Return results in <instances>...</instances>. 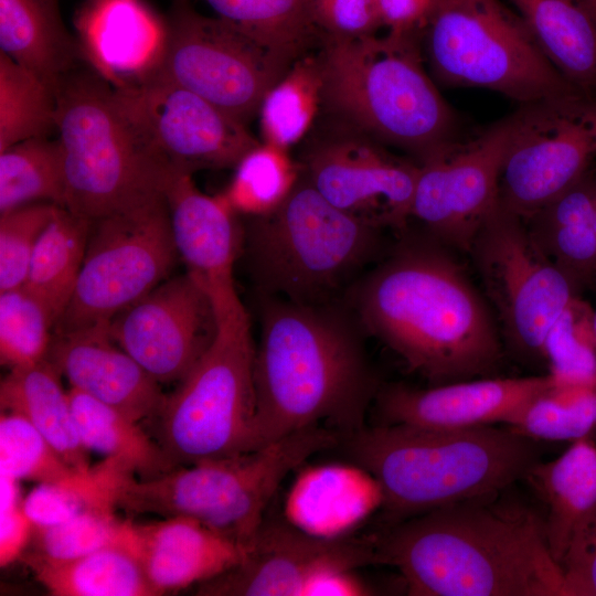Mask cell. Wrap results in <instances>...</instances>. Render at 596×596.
I'll list each match as a JSON object with an SVG mask.
<instances>
[{"mask_svg":"<svg viewBox=\"0 0 596 596\" xmlns=\"http://www.w3.org/2000/svg\"><path fill=\"white\" fill-rule=\"evenodd\" d=\"M508 490L394 522L373 535L377 565L413 596H565L544 518Z\"/></svg>","mask_w":596,"mask_h":596,"instance_id":"obj_1","label":"cell"},{"mask_svg":"<svg viewBox=\"0 0 596 596\" xmlns=\"http://www.w3.org/2000/svg\"><path fill=\"white\" fill-rule=\"evenodd\" d=\"M448 246L405 242L360 286L363 327L433 385L493 376L498 328Z\"/></svg>","mask_w":596,"mask_h":596,"instance_id":"obj_2","label":"cell"},{"mask_svg":"<svg viewBox=\"0 0 596 596\" xmlns=\"http://www.w3.org/2000/svg\"><path fill=\"white\" fill-rule=\"evenodd\" d=\"M266 298L254 361L256 449L315 426L345 437L363 428L377 392L358 336L315 304Z\"/></svg>","mask_w":596,"mask_h":596,"instance_id":"obj_3","label":"cell"},{"mask_svg":"<svg viewBox=\"0 0 596 596\" xmlns=\"http://www.w3.org/2000/svg\"><path fill=\"white\" fill-rule=\"evenodd\" d=\"M353 462L381 483L394 522L510 488L541 462L538 440L510 426L381 424L347 436Z\"/></svg>","mask_w":596,"mask_h":596,"instance_id":"obj_4","label":"cell"},{"mask_svg":"<svg viewBox=\"0 0 596 596\" xmlns=\"http://www.w3.org/2000/svg\"><path fill=\"white\" fill-rule=\"evenodd\" d=\"M422 36L386 31L318 47L321 111L418 164L467 137L425 63Z\"/></svg>","mask_w":596,"mask_h":596,"instance_id":"obj_5","label":"cell"},{"mask_svg":"<svg viewBox=\"0 0 596 596\" xmlns=\"http://www.w3.org/2000/svg\"><path fill=\"white\" fill-rule=\"evenodd\" d=\"M54 94L65 209L94 222L163 196L172 170L152 151L107 81L83 63L60 81Z\"/></svg>","mask_w":596,"mask_h":596,"instance_id":"obj_6","label":"cell"},{"mask_svg":"<svg viewBox=\"0 0 596 596\" xmlns=\"http://www.w3.org/2000/svg\"><path fill=\"white\" fill-rule=\"evenodd\" d=\"M247 219L248 266L268 297L316 304L339 288L379 247L381 228L332 205L301 170L276 210Z\"/></svg>","mask_w":596,"mask_h":596,"instance_id":"obj_7","label":"cell"},{"mask_svg":"<svg viewBox=\"0 0 596 596\" xmlns=\"http://www.w3.org/2000/svg\"><path fill=\"white\" fill-rule=\"evenodd\" d=\"M421 41L429 74L446 87L486 88L520 105L581 92L502 0H436Z\"/></svg>","mask_w":596,"mask_h":596,"instance_id":"obj_8","label":"cell"},{"mask_svg":"<svg viewBox=\"0 0 596 596\" xmlns=\"http://www.w3.org/2000/svg\"><path fill=\"white\" fill-rule=\"evenodd\" d=\"M217 334L148 424L174 467L256 449L255 347L245 308L217 318Z\"/></svg>","mask_w":596,"mask_h":596,"instance_id":"obj_9","label":"cell"},{"mask_svg":"<svg viewBox=\"0 0 596 596\" xmlns=\"http://www.w3.org/2000/svg\"><path fill=\"white\" fill-rule=\"evenodd\" d=\"M509 348L544 361L546 336L579 291L532 237L525 222L500 205L468 252Z\"/></svg>","mask_w":596,"mask_h":596,"instance_id":"obj_10","label":"cell"},{"mask_svg":"<svg viewBox=\"0 0 596 596\" xmlns=\"http://www.w3.org/2000/svg\"><path fill=\"white\" fill-rule=\"evenodd\" d=\"M178 260L164 196L92 222L72 298L53 332L108 324L169 278Z\"/></svg>","mask_w":596,"mask_h":596,"instance_id":"obj_11","label":"cell"},{"mask_svg":"<svg viewBox=\"0 0 596 596\" xmlns=\"http://www.w3.org/2000/svg\"><path fill=\"white\" fill-rule=\"evenodd\" d=\"M166 25L153 76L203 97L244 125L294 63L219 17L200 13L190 0L173 1Z\"/></svg>","mask_w":596,"mask_h":596,"instance_id":"obj_12","label":"cell"},{"mask_svg":"<svg viewBox=\"0 0 596 596\" xmlns=\"http://www.w3.org/2000/svg\"><path fill=\"white\" fill-rule=\"evenodd\" d=\"M499 205L523 221L579 180L596 159V96L542 98L508 116Z\"/></svg>","mask_w":596,"mask_h":596,"instance_id":"obj_13","label":"cell"},{"mask_svg":"<svg viewBox=\"0 0 596 596\" xmlns=\"http://www.w3.org/2000/svg\"><path fill=\"white\" fill-rule=\"evenodd\" d=\"M299 146L301 173L328 202L379 228L406 227L416 161L323 111Z\"/></svg>","mask_w":596,"mask_h":596,"instance_id":"obj_14","label":"cell"},{"mask_svg":"<svg viewBox=\"0 0 596 596\" xmlns=\"http://www.w3.org/2000/svg\"><path fill=\"white\" fill-rule=\"evenodd\" d=\"M508 116L419 164L411 220L449 248L469 252L499 205V175Z\"/></svg>","mask_w":596,"mask_h":596,"instance_id":"obj_15","label":"cell"},{"mask_svg":"<svg viewBox=\"0 0 596 596\" xmlns=\"http://www.w3.org/2000/svg\"><path fill=\"white\" fill-rule=\"evenodd\" d=\"M116 91L152 151L172 171L234 168L260 142L221 108L158 76Z\"/></svg>","mask_w":596,"mask_h":596,"instance_id":"obj_16","label":"cell"},{"mask_svg":"<svg viewBox=\"0 0 596 596\" xmlns=\"http://www.w3.org/2000/svg\"><path fill=\"white\" fill-rule=\"evenodd\" d=\"M217 329L210 296L187 272L163 280L108 324L111 339L160 384L183 380Z\"/></svg>","mask_w":596,"mask_h":596,"instance_id":"obj_17","label":"cell"},{"mask_svg":"<svg viewBox=\"0 0 596 596\" xmlns=\"http://www.w3.org/2000/svg\"><path fill=\"white\" fill-rule=\"evenodd\" d=\"M377 565L373 535L324 539L286 522L263 521L245 560L199 585L205 596H302L309 581L330 567Z\"/></svg>","mask_w":596,"mask_h":596,"instance_id":"obj_18","label":"cell"},{"mask_svg":"<svg viewBox=\"0 0 596 596\" xmlns=\"http://www.w3.org/2000/svg\"><path fill=\"white\" fill-rule=\"evenodd\" d=\"M163 196L179 259L210 296L217 318L243 308L233 276L243 246L237 214L221 194L201 192L182 171L170 173Z\"/></svg>","mask_w":596,"mask_h":596,"instance_id":"obj_19","label":"cell"},{"mask_svg":"<svg viewBox=\"0 0 596 596\" xmlns=\"http://www.w3.org/2000/svg\"><path fill=\"white\" fill-rule=\"evenodd\" d=\"M552 385L549 374L478 377L428 389L394 384L377 392L376 400L383 424L449 429L508 426Z\"/></svg>","mask_w":596,"mask_h":596,"instance_id":"obj_20","label":"cell"},{"mask_svg":"<svg viewBox=\"0 0 596 596\" xmlns=\"http://www.w3.org/2000/svg\"><path fill=\"white\" fill-rule=\"evenodd\" d=\"M121 547L141 564L158 595L201 585L241 564L249 543L198 520L164 518L159 522L125 520Z\"/></svg>","mask_w":596,"mask_h":596,"instance_id":"obj_21","label":"cell"},{"mask_svg":"<svg viewBox=\"0 0 596 596\" xmlns=\"http://www.w3.org/2000/svg\"><path fill=\"white\" fill-rule=\"evenodd\" d=\"M108 324L53 332L46 360L70 387L148 425L166 395L161 384L111 339Z\"/></svg>","mask_w":596,"mask_h":596,"instance_id":"obj_22","label":"cell"},{"mask_svg":"<svg viewBox=\"0 0 596 596\" xmlns=\"http://www.w3.org/2000/svg\"><path fill=\"white\" fill-rule=\"evenodd\" d=\"M86 64L114 88L156 75L166 44V18L143 0H86L75 18Z\"/></svg>","mask_w":596,"mask_h":596,"instance_id":"obj_23","label":"cell"},{"mask_svg":"<svg viewBox=\"0 0 596 596\" xmlns=\"http://www.w3.org/2000/svg\"><path fill=\"white\" fill-rule=\"evenodd\" d=\"M379 480L353 462L305 467L292 481L284 502L288 523L313 536L338 539L382 508Z\"/></svg>","mask_w":596,"mask_h":596,"instance_id":"obj_24","label":"cell"},{"mask_svg":"<svg viewBox=\"0 0 596 596\" xmlns=\"http://www.w3.org/2000/svg\"><path fill=\"white\" fill-rule=\"evenodd\" d=\"M0 52L53 92L85 63L77 38L63 22L58 0H0Z\"/></svg>","mask_w":596,"mask_h":596,"instance_id":"obj_25","label":"cell"},{"mask_svg":"<svg viewBox=\"0 0 596 596\" xmlns=\"http://www.w3.org/2000/svg\"><path fill=\"white\" fill-rule=\"evenodd\" d=\"M508 1L566 81L596 96V14L585 0Z\"/></svg>","mask_w":596,"mask_h":596,"instance_id":"obj_26","label":"cell"},{"mask_svg":"<svg viewBox=\"0 0 596 596\" xmlns=\"http://www.w3.org/2000/svg\"><path fill=\"white\" fill-rule=\"evenodd\" d=\"M0 405L31 423L70 467L89 468V450L78 434L68 392L49 360L10 370L1 380Z\"/></svg>","mask_w":596,"mask_h":596,"instance_id":"obj_27","label":"cell"},{"mask_svg":"<svg viewBox=\"0 0 596 596\" xmlns=\"http://www.w3.org/2000/svg\"><path fill=\"white\" fill-rule=\"evenodd\" d=\"M544 500L550 549L560 563L578 523L596 505V445L589 436L571 443L528 476Z\"/></svg>","mask_w":596,"mask_h":596,"instance_id":"obj_28","label":"cell"},{"mask_svg":"<svg viewBox=\"0 0 596 596\" xmlns=\"http://www.w3.org/2000/svg\"><path fill=\"white\" fill-rule=\"evenodd\" d=\"M25 563L38 582L55 596H158L139 561L121 546H107L65 561L28 553Z\"/></svg>","mask_w":596,"mask_h":596,"instance_id":"obj_29","label":"cell"},{"mask_svg":"<svg viewBox=\"0 0 596 596\" xmlns=\"http://www.w3.org/2000/svg\"><path fill=\"white\" fill-rule=\"evenodd\" d=\"M91 227L92 221L58 206L33 251L22 287L45 307L54 324L72 298Z\"/></svg>","mask_w":596,"mask_h":596,"instance_id":"obj_30","label":"cell"},{"mask_svg":"<svg viewBox=\"0 0 596 596\" xmlns=\"http://www.w3.org/2000/svg\"><path fill=\"white\" fill-rule=\"evenodd\" d=\"M67 392L78 434L88 450L127 462L137 478L175 468L140 422L84 392L72 387Z\"/></svg>","mask_w":596,"mask_h":596,"instance_id":"obj_31","label":"cell"},{"mask_svg":"<svg viewBox=\"0 0 596 596\" xmlns=\"http://www.w3.org/2000/svg\"><path fill=\"white\" fill-rule=\"evenodd\" d=\"M135 475L123 460L105 457L58 483H39L22 500L34 528L63 523L87 511H115L123 485Z\"/></svg>","mask_w":596,"mask_h":596,"instance_id":"obj_32","label":"cell"},{"mask_svg":"<svg viewBox=\"0 0 596 596\" xmlns=\"http://www.w3.org/2000/svg\"><path fill=\"white\" fill-rule=\"evenodd\" d=\"M322 109V76L318 53L297 58L265 94L258 118L262 141L290 151L299 146Z\"/></svg>","mask_w":596,"mask_h":596,"instance_id":"obj_33","label":"cell"},{"mask_svg":"<svg viewBox=\"0 0 596 596\" xmlns=\"http://www.w3.org/2000/svg\"><path fill=\"white\" fill-rule=\"evenodd\" d=\"M231 23L290 62L319 47L311 0H201Z\"/></svg>","mask_w":596,"mask_h":596,"instance_id":"obj_34","label":"cell"},{"mask_svg":"<svg viewBox=\"0 0 596 596\" xmlns=\"http://www.w3.org/2000/svg\"><path fill=\"white\" fill-rule=\"evenodd\" d=\"M66 185L60 142L39 137L0 151V213L34 202L65 206Z\"/></svg>","mask_w":596,"mask_h":596,"instance_id":"obj_35","label":"cell"},{"mask_svg":"<svg viewBox=\"0 0 596 596\" xmlns=\"http://www.w3.org/2000/svg\"><path fill=\"white\" fill-rule=\"evenodd\" d=\"M234 174L221 193L237 214L256 217L276 210L290 194L300 167L289 151L260 141L233 168Z\"/></svg>","mask_w":596,"mask_h":596,"instance_id":"obj_36","label":"cell"},{"mask_svg":"<svg viewBox=\"0 0 596 596\" xmlns=\"http://www.w3.org/2000/svg\"><path fill=\"white\" fill-rule=\"evenodd\" d=\"M55 94L0 52V151L55 130Z\"/></svg>","mask_w":596,"mask_h":596,"instance_id":"obj_37","label":"cell"},{"mask_svg":"<svg viewBox=\"0 0 596 596\" xmlns=\"http://www.w3.org/2000/svg\"><path fill=\"white\" fill-rule=\"evenodd\" d=\"M538 441H574L596 427V383L553 385L508 425Z\"/></svg>","mask_w":596,"mask_h":596,"instance_id":"obj_38","label":"cell"},{"mask_svg":"<svg viewBox=\"0 0 596 596\" xmlns=\"http://www.w3.org/2000/svg\"><path fill=\"white\" fill-rule=\"evenodd\" d=\"M594 311L575 297L550 329L543 359L556 385L596 383Z\"/></svg>","mask_w":596,"mask_h":596,"instance_id":"obj_39","label":"cell"},{"mask_svg":"<svg viewBox=\"0 0 596 596\" xmlns=\"http://www.w3.org/2000/svg\"><path fill=\"white\" fill-rule=\"evenodd\" d=\"M54 321L45 307L24 287L0 292V360L12 369L46 359Z\"/></svg>","mask_w":596,"mask_h":596,"instance_id":"obj_40","label":"cell"},{"mask_svg":"<svg viewBox=\"0 0 596 596\" xmlns=\"http://www.w3.org/2000/svg\"><path fill=\"white\" fill-rule=\"evenodd\" d=\"M45 437L22 416L0 417V472L21 481L58 483L75 473Z\"/></svg>","mask_w":596,"mask_h":596,"instance_id":"obj_41","label":"cell"},{"mask_svg":"<svg viewBox=\"0 0 596 596\" xmlns=\"http://www.w3.org/2000/svg\"><path fill=\"white\" fill-rule=\"evenodd\" d=\"M125 520L115 511H87L63 523L34 528L32 554L51 561L75 558L121 544Z\"/></svg>","mask_w":596,"mask_h":596,"instance_id":"obj_42","label":"cell"},{"mask_svg":"<svg viewBox=\"0 0 596 596\" xmlns=\"http://www.w3.org/2000/svg\"><path fill=\"white\" fill-rule=\"evenodd\" d=\"M57 207L34 202L0 213V292L23 286L36 243Z\"/></svg>","mask_w":596,"mask_h":596,"instance_id":"obj_43","label":"cell"},{"mask_svg":"<svg viewBox=\"0 0 596 596\" xmlns=\"http://www.w3.org/2000/svg\"><path fill=\"white\" fill-rule=\"evenodd\" d=\"M310 13L320 43L366 38L383 28L375 0H311Z\"/></svg>","mask_w":596,"mask_h":596,"instance_id":"obj_44","label":"cell"},{"mask_svg":"<svg viewBox=\"0 0 596 596\" xmlns=\"http://www.w3.org/2000/svg\"><path fill=\"white\" fill-rule=\"evenodd\" d=\"M560 565L565 596H596V505L574 530Z\"/></svg>","mask_w":596,"mask_h":596,"instance_id":"obj_45","label":"cell"},{"mask_svg":"<svg viewBox=\"0 0 596 596\" xmlns=\"http://www.w3.org/2000/svg\"><path fill=\"white\" fill-rule=\"evenodd\" d=\"M386 31L422 36L436 0H375Z\"/></svg>","mask_w":596,"mask_h":596,"instance_id":"obj_46","label":"cell"},{"mask_svg":"<svg viewBox=\"0 0 596 596\" xmlns=\"http://www.w3.org/2000/svg\"><path fill=\"white\" fill-rule=\"evenodd\" d=\"M34 525L25 514L22 502L0 509V565L8 566L20 558L32 541Z\"/></svg>","mask_w":596,"mask_h":596,"instance_id":"obj_47","label":"cell"},{"mask_svg":"<svg viewBox=\"0 0 596 596\" xmlns=\"http://www.w3.org/2000/svg\"><path fill=\"white\" fill-rule=\"evenodd\" d=\"M354 571L345 567L327 568L309 581L302 596L372 595V588Z\"/></svg>","mask_w":596,"mask_h":596,"instance_id":"obj_48","label":"cell"},{"mask_svg":"<svg viewBox=\"0 0 596 596\" xmlns=\"http://www.w3.org/2000/svg\"><path fill=\"white\" fill-rule=\"evenodd\" d=\"M585 2L589 6V8L596 14V0H585Z\"/></svg>","mask_w":596,"mask_h":596,"instance_id":"obj_49","label":"cell"},{"mask_svg":"<svg viewBox=\"0 0 596 596\" xmlns=\"http://www.w3.org/2000/svg\"><path fill=\"white\" fill-rule=\"evenodd\" d=\"M593 323H594V332H595V337H596V310L594 311Z\"/></svg>","mask_w":596,"mask_h":596,"instance_id":"obj_50","label":"cell"},{"mask_svg":"<svg viewBox=\"0 0 596 596\" xmlns=\"http://www.w3.org/2000/svg\"><path fill=\"white\" fill-rule=\"evenodd\" d=\"M593 225H594V230H595V233H596V214H595V217H594Z\"/></svg>","mask_w":596,"mask_h":596,"instance_id":"obj_51","label":"cell"}]
</instances>
